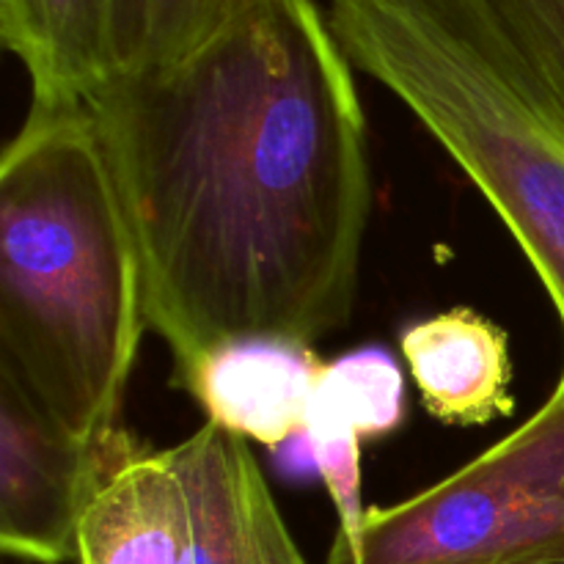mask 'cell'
Returning a JSON list of instances; mask_svg holds the SVG:
<instances>
[{"instance_id": "cell-4", "label": "cell", "mask_w": 564, "mask_h": 564, "mask_svg": "<svg viewBox=\"0 0 564 564\" xmlns=\"http://www.w3.org/2000/svg\"><path fill=\"white\" fill-rule=\"evenodd\" d=\"M564 564V372L534 416L433 488L367 510L356 560Z\"/></svg>"}, {"instance_id": "cell-11", "label": "cell", "mask_w": 564, "mask_h": 564, "mask_svg": "<svg viewBox=\"0 0 564 564\" xmlns=\"http://www.w3.org/2000/svg\"><path fill=\"white\" fill-rule=\"evenodd\" d=\"M246 6L248 0H113L110 77L152 75L180 64Z\"/></svg>"}, {"instance_id": "cell-5", "label": "cell", "mask_w": 564, "mask_h": 564, "mask_svg": "<svg viewBox=\"0 0 564 564\" xmlns=\"http://www.w3.org/2000/svg\"><path fill=\"white\" fill-rule=\"evenodd\" d=\"M138 455L124 433L83 441L0 369V549L36 564L77 560V532L110 474Z\"/></svg>"}, {"instance_id": "cell-3", "label": "cell", "mask_w": 564, "mask_h": 564, "mask_svg": "<svg viewBox=\"0 0 564 564\" xmlns=\"http://www.w3.org/2000/svg\"><path fill=\"white\" fill-rule=\"evenodd\" d=\"M328 22L479 187L564 325V105L543 75L479 0H330Z\"/></svg>"}, {"instance_id": "cell-7", "label": "cell", "mask_w": 564, "mask_h": 564, "mask_svg": "<svg viewBox=\"0 0 564 564\" xmlns=\"http://www.w3.org/2000/svg\"><path fill=\"white\" fill-rule=\"evenodd\" d=\"M323 367L308 345L235 341L204 358L182 389L202 405L207 422L275 452L301 438Z\"/></svg>"}, {"instance_id": "cell-2", "label": "cell", "mask_w": 564, "mask_h": 564, "mask_svg": "<svg viewBox=\"0 0 564 564\" xmlns=\"http://www.w3.org/2000/svg\"><path fill=\"white\" fill-rule=\"evenodd\" d=\"M147 328L135 237L86 105L28 110L0 158V369L72 435L108 441Z\"/></svg>"}, {"instance_id": "cell-12", "label": "cell", "mask_w": 564, "mask_h": 564, "mask_svg": "<svg viewBox=\"0 0 564 564\" xmlns=\"http://www.w3.org/2000/svg\"><path fill=\"white\" fill-rule=\"evenodd\" d=\"M312 402L345 422L358 438H383L405 419V375L386 347H361L325 364Z\"/></svg>"}, {"instance_id": "cell-10", "label": "cell", "mask_w": 564, "mask_h": 564, "mask_svg": "<svg viewBox=\"0 0 564 564\" xmlns=\"http://www.w3.org/2000/svg\"><path fill=\"white\" fill-rule=\"evenodd\" d=\"M77 564H185V512L169 452H138L94 496Z\"/></svg>"}, {"instance_id": "cell-1", "label": "cell", "mask_w": 564, "mask_h": 564, "mask_svg": "<svg viewBox=\"0 0 564 564\" xmlns=\"http://www.w3.org/2000/svg\"><path fill=\"white\" fill-rule=\"evenodd\" d=\"M86 110L174 383L235 341L312 347L350 319L372 171L352 64L317 0H248L196 53L110 77Z\"/></svg>"}, {"instance_id": "cell-6", "label": "cell", "mask_w": 564, "mask_h": 564, "mask_svg": "<svg viewBox=\"0 0 564 564\" xmlns=\"http://www.w3.org/2000/svg\"><path fill=\"white\" fill-rule=\"evenodd\" d=\"M165 452L182 490L185 564H308L248 441L204 422Z\"/></svg>"}, {"instance_id": "cell-9", "label": "cell", "mask_w": 564, "mask_h": 564, "mask_svg": "<svg viewBox=\"0 0 564 564\" xmlns=\"http://www.w3.org/2000/svg\"><path fill=\"white\" fill-rule=\"evenodd\" d=\"M113 0H0L3 47L25 66L31 110H75L110 77Z\"/></svg>"}, {"instance_id": "cell-8", "label": "cell", "mask_w": 564, "mask_h": 564, "mask_svg": "<svg viewBox=\"0 0 564 564\" xmlns=\"http://www.w3.org/2000/svg\"><path fill=\"white\" fill-rule=\"evenodd\" d=\"M402 358L430 416L457 427L516 411L510 336L471 308H449L408 325Z\"/></svg>"}, {"instance_id": "cell-13", "label": "cell", "mask_w": 564, "mask_h": 564, "mask_svg": "<svg viewBox=\"0 0 564 564\" xmlns=\"http://www.w3.org/2000/svg\"><path fill=\"white\" fill-rule=\"evenodd\" d=\"M564 105V0H479Z\"/></svg>"}]
</instances>
